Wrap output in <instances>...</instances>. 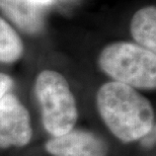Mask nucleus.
I'll list each match as a JSON object with an SVG mask.
<instances>
[{
  "mask_svg": "<svg viewBox=\"0 0 156 156\" xmlns=\"http://www.w3.org/2000/svg\"><path fill=\"white\" fill-rule=\"evenodd\" d=\"M30 114L18 98L7 93L0 101V148L23 147L32 140Z\"/></svg>",
  "mask_w": 156,
  "mask_h": 156,
  "instance_id": "nucleus-4",
  "label": "nucleus"
},
{
  "mask_svg": "<svg viewBox=\"0 0 156 156\" xmlns=\"http://www.w3.org/2000/svg\"><path fill=\"white\" fill-rule=\"evenodd\" d=\"M23 55L20 37L8 23L0 17V62L13 63Z\"/></svg>",
  "mask_w": 156,
  "mask_h": 156,
  "instance_id": "nucleus-8",
  "label": "nucleus"
},
{
  "mask_svg": "<svg viewBox=\"0 0 156 156\" xmlns=\"http://www.w3.org/2000/svg\"><path fill=\"white\" fill-rule=\"evenodd\" d=\"M35 92L47 132L57 137L73 130L78 110L66 78L57 71L44 70L37 76Z\"/></svg>",
  "mask_w": 156,
  "mask_h": 156,
  "instance_id": "nucleus-3",
  "label": "nucleus"
},
{
  "mask_svg": "<svg viewBox=\"0 0 156 156\" xmlns=\"http://www.w3.org/2000/svg\"><path fill=\"white\" fill-rule=\"evenodd\" d=\"M46 150L53 156H107L108 147L105 140L95 134L71 130L49 140Z\"/></svg>",
  "mask_w": 156,
  "mask_h": 156,
  "instance_id": "nucleus-5",
  "label": "nucleus"
},
{
  "mask_svg": "<svg viewBox=\"0 0 156 156\" xmlns=\"http://www.w3.org/2000/svg\"><path fill=\"white\" fill-rule=\"evenodd\" d=\"M131 34L139 46L155 52L156 50V8L146 6L134 14L130 24Z\"/></svg>",
  "mask_w": 156,
  "mask_h": 156,
  "instance_id": "nucleus-7",
  "label": "nucleus"
},
{
  "mask_svg": "<svg viewBox=\"0 0 156 156\" xmlns=\"http://www.w3.org/2000/svg\"><path fill=\"white\" fill-rule=\"evenodd\" d=\"M12 85H13L12 78L7 74L0 73V101L3 98V96L9 92Z\"/></svg>",
  "mask_w": 156,
  "mask_h": 156,
  "instance_id": "nucleus-9",
  "label": "nucleus"
},
{
  "mask_svg": "<svg viewBox=\"0 0 156 156\" xmlns=\"http://www.w3.org/2000/svg\"><path fill=\"white\" fill-rule=\"evenodd\" d=\"M99 115L108 130L124 143L142 139L154 129V111L135 88L111 81L96 93Z\"/></svg>",
  "mask_w": 156,
  "mask_h": 156,
  "instance_id": "nucleus-1",
  "label": "nucleus"
},
{
  "mask_svg": "<svg viewBox=\"0 0 156 156\" xmlns=\"http://www.w3.org/2000/svg\"><path fill=\"white\" fill-rule=\"evenodd\" d=\"M32 1L35 2L36 4L42 6V7H45L47 5H50V4H52V3H54L55 0H32Z\"/></svg>",
  "mask_w": 156,
  "mask_h": 156,
  "instance_id": "nucleus-10",
  "label": "nucleus"
},
{
  "mask_svg": "<svg viewBox=\"0 0 156 156\" xmlns=\"http://www.w3.org/2000/svg\"><path fill=\"white\" fill-rule=\"evenodd\" d=\"M42 6L32 0H0L2 12L23 32L36 35L45 26Z\"/></svg>",
  "mask_w": 156,
  "mask_h": 156,
  "instance_id": "nucleus-6",
  "label": "nucleus"
},
{
  "mask_svg": "<svg viewBox=\"0 0 156 156\" xmlns=\"http://www.w3.org/2000/svg\"><path fill=\"white\" fill-rule=\"evenodd\" d=\"M101 69L117 82L133 88L155 89V52L136 44L116 42L105 46L98 56Z\"/></svg>",
  "mask_w": 156,
  "mask_h": 156,
  "instance_id": "nucleus-2",
  "label": "nucleus"
}]
</instances>
